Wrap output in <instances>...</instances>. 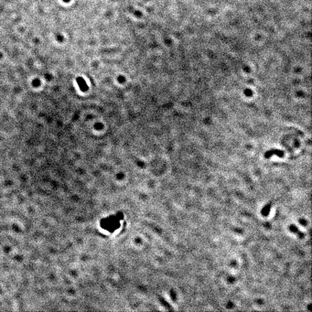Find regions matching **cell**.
Segmentation results:
<instances>
[{"instance_id":"3","label":"cell","mask_w":312,"mask_h":312,"mask_svg":"<svg viewBox=\"0 0 312 312\" xmlns=\"http://www.w3.org/2000/svg\"><path fill=\"white\" fill-rule=\"evenodd\" d=\"M289 229H290V230L293 231V232H295V233H296V234H299L300 237H303V234H302V233H300V232H299V231L298 230V229H296V228L295 227V226H293V225L290 226Z\"/></svg>"},{"instance_id":"1","label":"cell","mask_w":312,"mask_h":312,"mask_svg":"<svg viewBox=\"0 0 312 312\" xmlns=\"http://www.w3.org/2000/svg\"><path fill=\"white\" fill-rule=\"evenodd\" d=\"M76 82H77L78 85H79V87H80V89L82 90V92L87 91V89H88V86H87L86 82H85V81H84V79H83V78H82V77H77V79H76Z\"/></svg>"},{"instance_id":"4","label":"cell","mask_w":312,"mask_h":312,"mask_svg":"<svg viewBox=\"0 0 312 312\" xmlns=\"http://www.w3.org/2000/svg\"><path fill=\"white\" fill-rule=\"evenodd\" d=\"M65 1H68V0H65Z\"/></svg>"},{"instance_id":"2","label":"cell","mask_w":312,"mask_h":312,"mask_svg":"<svg viewBox=\"0 0 312 312\" xmlns=\"http://www.w3.org/2000/svg\"><path fill=\"white\" fill-rule=\"evenodd\" d=\"M273 154H276V155H278L279 157H283V156H284V153L281 152V151H279V150H272L271 152H267L266 154H265V157H271Z\"/></svg>"}]
</instances>
